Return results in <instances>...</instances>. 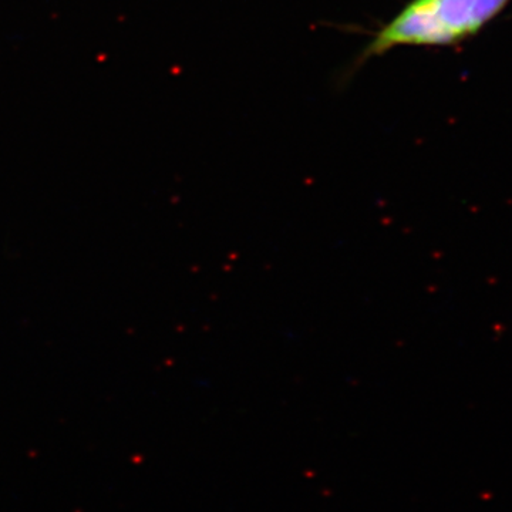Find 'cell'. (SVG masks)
<instances>
[{
  "instance_id": "cell-1",
  "label": "cell",
  "mask_w": 512,
  "mask_h": 512,
  "mask_svg": "<svg viewBox=\"0 0 512 512\" xmlns=\"http://www.w3.org/2000/svg\"><path fill=\"white\" fill-rule=\"evenodd\" d=\"M512 0H410L382 26L357 64L366 63L396 47H448L478 35L504 12Z\"/></svg>"
}]
</instances>
